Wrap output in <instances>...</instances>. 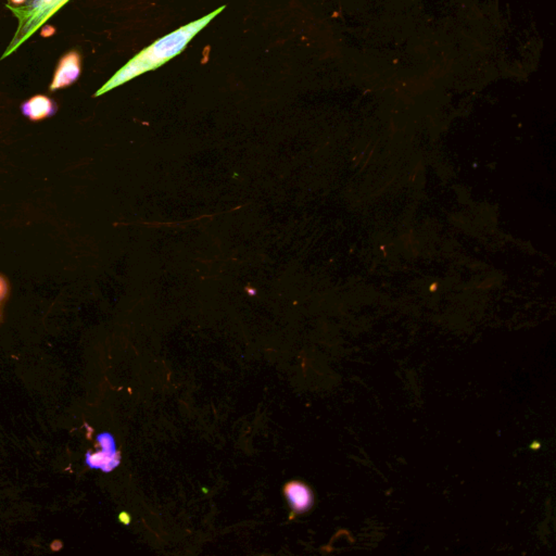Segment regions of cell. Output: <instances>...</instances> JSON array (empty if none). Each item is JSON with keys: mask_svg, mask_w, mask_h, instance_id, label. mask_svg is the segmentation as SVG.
<instances>
[{"mask_svg": "<svg viewBox=\"0 0 556 556\" xmlns=\"http://www.w3.org/2000/svg\"><path fill=\"white\" fill-rule=\"evenodd\" d=\"M118 521L124 525H130V516L128 513L122 512L120 515H118Z\"/></svg>", "mask_w": 556, "mask_h": 556, "instance_id": "8", "label": "cell"}, {"mask_svg": "<svg viewBox=\"0 0 556 556\" xmlns=\"http://www.w3.org/2000/svg\"><path fill=\"white\" fill-rule=\"evenodd\" d=\"M81 75V57L77 51H71L61 58L51 83L50 91L65 89L72 85Z\"/></svg>", "mask_w": 556, "mask_h": 556, "instance_id": "4", "label": "cell"}, {"mask_svg": "<svg viewBox=\"0 0 556 556\" xmlns=\"http://www.w3.org/2000/svg\"><path fill=\"white\" fill-rule=\"evenodd\" d=\"M284 494L291 510L297 514H302L311 510L314 503V494L310 486L298 480L286 484L284 486Z\"/></svg>", "mask_w": 556, "mask_h": 556, "instance_id": "5", "label": "cell"}, {"mask_svg": "<svg viewBox=\"0 0 556 556\" xmlns=\"http://www.w3.org/2000/svg\"><path fill=\"white\" fill-rule=\"evenodd\" d=\"M97 441L101 450L95 455L87 453L86 463L91 468H99L101 471L109 473L120 465V452L116 450V441L111 433H100L97 437Z\"/></svg>", "mask_w": 556, "mask_h": 556, "instance_id": "3", "label": "cell"}, {"mask_svg": "<svg viewBox=\"0 0 556 556\" xmlns=\"http://www.w3.org/2000/svg\"><path fill=\"white\" fill-rule=\"evenodd\" d=\"M225 8H226L225 6L218 8L216 11L211 12L197 21L191 22V23L179 28L161 40H157L148 48L140 51L126 67H122L116 74L112 77V79H110L107 83L102 86L101 89L95 94V97L104 95V93H107V91H111L118 86L122 85V84L126 83L140 74H144L148 71L158 69L159 67L165 65L174 57L179 56L189 44L190 40H193L196 35L202 28H206Z\"/></svg>", "mask_w": 556, "mask_h": 556, "instance_id": "1", "label": "cell"}, {"mask_svg": "<svg viewBox=\"0 0 556 556\" xmlns=\"http://www.w3.org/2000/svg\"><path fill=\"white\" fill-rule=\"evenodd\" d=\"M26 1V0H9V4L6 6H9V7H20V6L23 5Z\"/></svg>", "mask_w": 556, "mask_h": 556, "instance_id": "9", "label": "cell"}, {"mask_svg": "<svg viewBox=\"0 0 556 556\" xmlns=\"http://www.w3.org/2000/svg\"><path fill=\"white\" fill-rule=\"evenodd\" d=\"M8 291V285L7 282L1 276H0V301L5 298L6 294H7Z\"/></svg>", "mask_w": 556, "mask_h": 556, "instance_id": "7", "label": "cell"}, {"mask_svg": "<svg viewBox=\"0 0 556 556\" xmlns=\"http://www.w3.org/2000/svg\"><path fill=\"white\" fill-rule=\"evenodd\" d=\"M67 1L70 0H26L20 7L6 6L18 20V30L0 59H5L14 52Z\"/></svg>", "mask_w": 556, "mask_h": 556, "instance_id": "2", "label": "cell"}, {"mask_svg": "<svg viewBox=\"0 0 556 556\" xmlns=\"http://www.w3.org/2000/svg\"><path fill=\"white\" fill-rule=\"evenodd\" d=\"M21 110L22 113L30 120L40 121L54 116L57 111V106L50 98L38 95L24 102Z\"/></svg>", "mask_w": 556, "mask_h": 556, "instance_id": "6", "label": "cell"}]
</instances>
